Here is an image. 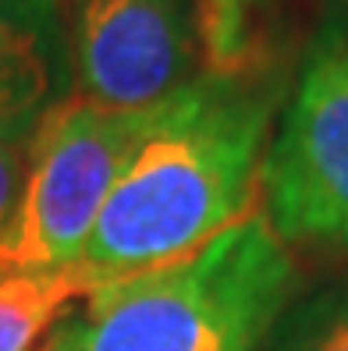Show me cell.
<instances>
[{
	"label": "cell",
	"instance_id": "cell-1",
	"mask_svg": "<svg viewBox=\"0 0 348 351\" xmlns=\"http://www.w3.org/2000/svg\"><path fill=\"white\" fill-rule=\"evenodd\" d=\"M281 110L284 78L253 57L163 99L82 256L96 284L171 263L256 210Z\"/></svg>",
	"mask_w": 348,
	"mask_h": 351
},
{
	"label": "cell",
	"instance_id": "cell-2",
	"mask_svg": "<svg viewBox=\"0 0 348 351\" xmlns=\"http://www.w3.org/2000/svg\"><path fill=\"white\" fill-rule=\"evenodd\" d=\"M299 287L267 210H249L192 252L107 280L43 351H263Z\"/></svg>",
	"mask_w": 348,
	"mask_h": 351
},
{
	"label": "cell",
	"instance_id": "cell-3",
	"mask_svg": "<svg viewBox=\"0 0 348 351\" xmlns=\"http://www.w3.org/2000/svg\"><path fill=\"white\" fill-rule=\"evenodd\" d=\"M156 121L153 110H107L68 96L29 138V178L4 270L78 266L93 227Z\"/></svg>",
	"mask_w": 348,
	"mask_h": 351
},
{
	"label": "cell",
	"instance_id": "cell-4",
	"mask_svg": "<svg viewBox=\"0 0 348 351\" xmlns=\"http://www.w3.org/2000/svg\"><path fill=\"white\" fill-rule=\"evenodd\" d=\"M267 217L284 241L348 252V22L331 18L302 60L263 160Z\"/></svg>",
	"mask_w": 348,
	"mask_h": 351
},
{
	"label": "cell",
	"instance_id": "cell-5",
	"mask_svg": "<svg viewBox=\"0 0 348 351\" xmlns=\"http://www.w3.org/2000/svg\"><path fill=\"white\" fill-rule=\"evenodd\" d=\"M196 0H82L71 36L78 96L107 110H153L202 71Z\"/></svg>",
	"mask_w": 348,
	"mask_h": 351
},
{
	"label": "cell",
	"instance_id": "cell-6",
	"mask_svg": "<svg viewBox=\"0 0 348 351\" xmlns=\"http://www.w3.org/2000/svg\"><path fill=\"white\" fill-rule=\"evenodd\" d=\"M75 82L60 0H0V138H29Z\"/></svg>",
	"mask_w": 348,
	"mask_h": 351
},
{
	"label": "cell",
	"instance_id": "cell-7",
	"mask_svg": "<svg viewBox=\"0 0 348 351\" xmlns=\"http://www.w3.org/2000/svg\"><path fill=\"white\" fill-rule=\"evenodd\" d=\"M86 266L65 270H4L0 274V351H36L39 341L71 316L78 302L96 291Z\"/></svg>",
	"mask_w": 348,
	"mask_h": 351
},
{
	"label": "cell",
	"instance_id": "cell-8",
	"mask_svg": "<svg viewBox=\"0 0 348 351\" xmlns=\"http://www.w3.org/2000/svg\"><path fill=\"white\" fill-rule=\"evenodd\" d=\"M263 351H348V274L295 298Z\"/></svg>",
	"mask_w": 348,
	"mask_h": 351
},
{
	"label": "cell",
	"instance_id": "cell-9",
	"mask_svg": "<svg viewBox=\"0 0 348 351\" xmlns=\"http://www.w3.org/2000/svg\"><path fill=\"white\" fill-rule=\"evenodd\" d=\"M256 0H202L199 25L207 43L210 68H235L249 60V39H245V18Z\"/></svg>",
	"mask_w": 348,
	"mask_h": 351
},
{
	"label": "cell",
	"instance_id": "cell-10",
	"mask_svg": "<svg viewBox=\"0 0 348 351\" xmlns=\"http://www.w3.org/2000/svg\"><path fill=\"white\" fill-rule=\"evenodd\" d=\"M32 138V135H29ZM29 138H0V274L29 178Z\"/></svg>",
	"mask_w": 348,
	"mask_h": 351
},
{
	"label": "cell",
	"instance_id": "cell-11",
	"mask_svg": "<svg viewBox=\"0 0 348 351\" xmlns=\"http://www.w3.org/2000/svg\"><path fill=\"white\" fill-rule=\"evenodd\" d=\"M334 4H338V11H341L338 18H341V22H348V0H334Z\"/></svg>",
	"mask_w": 348,
	"mask_h": 351
}]
</instances>
